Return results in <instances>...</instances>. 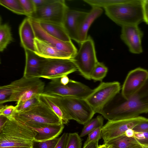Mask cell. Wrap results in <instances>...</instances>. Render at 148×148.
Segmentation results:
<instances>
[{
	"instance_id": "10",
	"label": "cell",
	"mask_w": 148,
	"mask_h": 148,
	"mask_svg": "<svg viewBox=\"0 0 148 148\" xmlns=\"http://www.w3.org/2000/svg\"><path fill=\"white\" fill-rule=\"evenodd\" d=\"M77 71L71 58H43L41 66L40 78L52 80L67 76Z\"/></svg>"
},
{
	"instance_id": "8",
	"label": "cell",
	"mask_w": 148,
	"mask_h": 148,
	"mask_svg": "<svg viewBox=\"0 0 148 148\" xmlns=\"http://www.w3.org/2000/svg\"><path fill=\"white\" fill-rule=\"evenodd\" d=\"M60 78L51 80L45 87L42 93L85 99L93 90L81 82L70 79L67 84H63Z\"/></svg>"
},
{
	"instance_id": "42",
	"label": "cell",
	"mask_w": 148,
	"mask_h": 148,
	"mask_svg": "<svg viewBox=\"0 0 148 148\" xmlns=\"http://www.w3.org/2000/svg\"><path fill=\"white\" fill-rule=\"evenodd\" d=\"M98 141H92L90 142L83 145V148H98Z\"/></svg>"
},
{
	"instance_id": "27",
	"label": "cell",
	"mask_w": 148,
	"mask_h": 148,
	"mask_svg": "<svg viewBox=\"0 0 148 148\" xmlns=\"http://www.w3.org/2000/svg\"><path fill=\"white\" fill-rule=\"evenodd\" d=\"M0 4L15 13L26 15L19 0H0Z\"/></svg>"
},
{
	"instance_id": "43",
	"label": "cell",
	"mask_w": 148,
	"mask_h": 148,
	"mask_svg": "<svg viewBox=\"0 0 148 148\" xmlns=\"http://www.w3.org/2000/svg\"><path fill=\"white\" fill-rule=\"evenodd\" d=\"M9 118L1 114H0V130L4 127L8 122Z\"/></svg>"
},
{
	"instance_id": "28",
	"label": "cell",
	"mask_w": 148,
	"mask_h": 148,
	"mask_svg": "<svg viewBox=\"0 0 148 148\" xmlns=\"http://www.w3.org/2000/svg\"><path fill=\"white\" fill-rule=\"evenodd\" d=\"M128 0H84L83 1L90 5L92 8H101L124 3Z\"/></svg>"
},
{
	"instance_id": "4",
	"label": "cell",
	"mask_w": 148,
	"mask_h": 148,
	"mask_svg": "<svg viewBox=\"0 0 148 148\" xmlns=\"http://www.w3.org/2000/svg\"><path fill=\"white\" fill-rule=\"evenodd\" d=\"M45 95L62 110L70 120L80 124L84 125L95 114L85 99Z\"/></svg>"
},
{
	"instance_id": "33",
	"label": "cell",
	"mask_w": 148,
	"mask_h": 148,
	"mask_svg": "<svg viewBox=\"0 0 148 148\" xmlns=\"http://www.w3.org/2000/svg\"><path fill=\"white\" fill-rule=\"evenodd\" d=\"M25 12L26 16L29 17L36 9L32 0H19Z\"/></svg>"
},
{
	"instance_id": "20",
	"label": "cell",
	"mask_w": 148,
	"mask_h": 148,
	"mask_svg": "<svg viewBox=\"0 0 148 148\" xmlns=\"http://www.w3.org/2000/svg\"><path fill=\"white\" fill-rule=\"evenodd\" d=\"M103 12L102 8H92L80 21L77 32L78 43H81L87 39L88 32L90 26L94 21Z\"/></svg>"
},
{
	"instance_id": "29",
	"label": "cell",
	"mask_w": 148,
	"mask_h": 148,
	"mask_svg": "<svg viewBox=\"0 0 148 148\" xmlns=\"http://www.w3.org/2000/svg\"><path fill=\"white\" fill-rule=\"evenodd\" d=\"M108 71L107 67L102 62H98L95 66L91 76V79L101 81Z\"/></svg>"
},
{
	"instance_id": "25",
	"label": "cell",
	"mask_w": 148,
	"mask_h": 148,
	"mask_svg": "<svg viewBox=\"0 0 148 148\" xmlns=\"http://www.w3.org/2000/svg\"><path fill=\"white\" fill-rule=\"evenodd\" d=\"M103 119L102 116L99 115L96 118L91 119L84 125L80 135L81 137H83L96 129L102 127Z\"/></svg>"
},
{
	"instance_id": "16",
	"label": "cell",
	"mask_w": 148,
	"mask_h": 148,
	"mask_svg": "<svg viewBox=\"0 0 148 148\" xmlns=\"http://www.w3.org/2000/svg\"><path fill=\"white\" fill-rule=\"evenodd\" d=\"M87 13L70 9L68 8L64 15L63 25L70 38L78 43L77 32L78 26Z\"/></svg>"
},
{
	"instance_id": "11",
	"label": "cell",
	"mask_w": 148,
	"mask_h": 148,
	"mask_svg": "<svg viewBox=\"0 0 148 148\" xmlns=\"http://www.w3.org/2000/svg\"><path fill=\"white\" fill-rule=\"evenodd\" d=\"M68 7L64 0H53L38 8L29 18L37 21H46L63 25L64 15Z\"/></svg>"
},
{
	"instance_id": "36",
	"label": "cell",
	"mask_w": 148,
	"mask_h": 148,
	"mask_svg": "<svg viewBox=\"0 0 148 148\" xmlns=\"http://www.w3.org/2000/svg\"><path fill=\"white\" fill-rule=\"evenodd\" d=\"M102 127L98 128L88 134V136L84 145L92 141H99L101 137L102 128Z\"/></svg>"
},
{
	"instance_id": "22",
	"label": "cell",
	"mask_w": 148,
	"mask_h": 148,
	"mask_svg": "<svg viewBox=\"0 0 148 148\" xmlns=\"http://www.w3.org/2000/svg\"><path fill=\"white\" fill-rule=\"evenodd\" d=\"M37 21L42 28L51 36L64 41H71L62 24L49 21Z\"/></svg>"
},
{
	"instance_id": "21",
	"label": "cell",
	"mask_w": 148,
	"mask_h": 148,
	"mask_svg": "<svg viewBox=\"0 0 148 148\" xmlns=\"http://www.w3.org/2000/svg\"><path fill=\"white\" fill-rule=\"evenodd\" d=\"M64 127V124H61L50 125L41 128H33L36 133L34 140L45 141L57 138L62 133Z\"/></svg>"
},
{
	"instance_id": "40",
	"label": "cell",
	"mask_w": 148,
	"mask_h": 148,
	"mask_svg": "<svg viewBox=\"0 0 148 148\" xmlns=\"http://www.w3.org/2000/svg\"><path fill=\"white\" fill-rule=\"evenodd\" d=\"M135 132H148V122L139 123L133 129Z\"/></svg>"
},
{
	"instance_id": "17",
	"label": "cell",
	"mask_w": 148,
	"mask_h": 148,
	"mask_svg": "<svg viewBox=\"0 0 148 148\" xmlns=\"http://www.w3.org/2000/svg\"><path fill=\"white\" fill-rule=\"evenodd\" d=\"M34 53L45 58L71 59L72 57L44 40L36 38L34 40Z\"/></svg>"
},
{
	"instance_id": "37",
	"label": "cell",
	"mask_w": 148,
	"mask_h": 148,
	"mask_svg": "<svg viewBox=\"0 0 148 148\" xmlns=\"http://www.w3.org/2000/svg\"><path fill=\"white\" fill-rule=\"evenodd\" d=\"M68 136V134L64 132L59 137L55 148H66Z\"/></svg>"
},
{
	"instance_id": "48",
	"label": "cell",
	"mask_w": 148,
	"mask_h": 148,
	"mask_svg": "<svg viewBox=\"0 0 148 148\" xmlns=\"http://www.w3.org/2000/svg\"><path fill=\"white\" fill-rule=\"evenodd\" d=\"M140 145L143 148H148V143H140Z\"/></svg>"
},
{
	"instance_id": "38",
	"label": "cell",
	"mask_w": 148,
	"mask_h": 148,
	"mask_svg": "<svg viewBox=\"0 0 148 148\" xmlns=\"http://www.w3.org/2000/svg\"><path fill=\"white\" fill-rule=\"evenodd\" d=\"M134 138L141 143L148 142V132H135Z\"/></svg>"
},
{
	"instance_id": "14",
	"label": "cell",
	"mask_w": 148,
	"mask_h": 148,
	"mask_svg": "<svg viewBox=\"0 0 148 148\" xmlns=\"http://www.w3.org/2000/svg\"><path fill=\"white\" fill-rule=\"evenodd\" d=\"M31 19L36 38L47 42L59 50L70 55L72 58L76 54L78 50L71 41H64L51 36L42 28L38 21Z\"/></svg>"
},
{
	"instance_id": "30",
	"label": "cell",
	"mask_w": 148,
	"mask_h": 148,
	"mask_svg": "<svg viewBox=\"0 0 148 148\" xmlns=\"http://www.w3.org/2000/svg\"><path fill=\"white\" fill-rule=\"evenodd\" d=\"M39 95L31 98L20 104L16 105L15 106L16 112L25 111L36 105L40 101L39 98Z\"/></svg>"
},
{
	"instance_id": "41",
	"label": "cell",
	"mask_w": 148,
	"mask_h": 148,
	"mask_svg": "<svg viewBox=\"0 0 148 148\" xmlns=\"http://www.w3.org/2000/svg\"><path fill=\"white\" fill-rule=\"evenodd\" d=\"M53 0H32L34 4L36 10L52 2Z\"/></svg>"
},
{
	"instance_id": "18",
	"label": "cell",
	"mask_w": 148,
	"mask_h": 148,
	"mask_svg": "<svg viewBox=\"0 0 148 148\" xmlns=\"http://www.w3.org/2000/svg\"><path fill=\"white\" fill-rule=\"evenodd\" d=\"M25 64L23 77L29 78H40L41 66L43 58L34 52L25 49Z\"/></svg>"
},
{
	"instance_id": "3",
	"label": "cell",
	"mask_w": 148,
	"mask_h": 148,
	"mask_svg": "<svg viewBox=\"0 0 148 148\" xmlns=\"http://www.w3.org/2000/svg\"><path fill=\"white\" fill-rule=\"evenodd\" d=\"M104 9L107 16L121 27L138 25L143 21L142 0H128Z\"/></svg>"
},
{
	"instance_id": "32",
	"label": "cell",
	"mask_w": 148,
	"mask_h": 148,
	"mask_svg": "<svg viewBox=\"0 0 148 148\" xmlns=\"http://www.w3.org/2000/svg\"><path fill=\"white\" fill-rule=\"evenodd\" d=\"M57 137L54 139L42 141L34 140L32 148H55L59 139Z\"/></svg>"
},
{
	"instance_id": "12",
	"label": "cell",
	"mask_w": 148,
	"mask_h": 148,
	"mask_svg": "<svg viewBox=\"0 0 148 148\" xmlns=\"http://www.w3.org/2000/svg\"><path fill=\"white\" fill-rule=\"evenodd\" d=\"M148 119L141 116L108 121L102 128L101 137L104 143L111 139L125 135V131L133 129L139 123L147 122Z\"/></svg>"
},
{
	"instance_id": "35",
	"label": "cell",
	"mask_w": 148,
	"mask_h": 148,
	"mask_svg": "<svg viewBox=\"0 0 148 148\" xmlns=\"http://www.w3.org/2000/svg\"><path fill=\"white\" fill-rule=\"evenodd\" d=\"M16 112L15 106L10 105L4 106L0 104V114L3 115L8 118L14 116Z\"/></svg>"
},
{
	"instance_id": "49",
	"label": "cell",
	"mask_w": 148,
	"mask_h": 148,
	"mask_svg": "<svg viewBox=\"0 0 148 148\" xmlns=\"http://www.w3.org/2000/svg\"><path fill=\"white\" fill-rule=\"evenodd\" d=\"M143 148L141 146H140V147H137V148Z\"/></svg>"
},
{
	"instance_id": "7",
	"label": "cell",
	"mask_w": 148,
	"mask_h": 148,
	"mask_svg": "<svg viewBox=\"0 0 148 148\" xmlns=\"http://www.w3.org/2000/svg\"><path fill=\"white\" fill-rule=\"evenodd\" d=\"M80 44L79 50L71 59L80 74L86 79L90 80L93 71L98 62L94 42L88 36Z\"/></svg>"
},
{
	"instance_id": "6",
	"label": "cell",
	"mask_w": 148,
	"mask_h": 148,
	"mask_svg": "<svg viewBox=\"0 0 148 148\" xmlns=\"http://www.w3.org/2000/svg\"><path fill=\"white\" fill-rule=\"evenodd\" d=\"M8 85L12 92L8 102L17 101L20 104L43 93L44 82L39 78H27L23 76Z\"/></svg>"
},
{
	"instance_id": "15",
	"label": "cell",
	"mask_w": 148,
	"mask_h": 148,
	"mask_svg": "<svg viewBox=\"0 0 148 148\" xmlns=\"http://www.w3.org/2000/svg\"><path fill=\"white\" fill-rule=\"evenodd\" d=\"M121 27V38L127 46L130 51L136 54L142 53L143 33L138 25H128Z\"/></svg>"
},
{
	"instance_id": "44",
	"label": "cell",
	"mask_w": 148,
	"mask_h": 148,
	"mask_svg": "<svg viewBox=\"0 0 148 148\" xmlns=\"http://www.w3.org/2000/svg\"><path fill=\"white\" fill-rule=\"evenodd\" d=\"M135 131L132 129H129L125 133V134L126 136L129 138H134Z\"/></svg>"
},
{
	"instance_id": "13",
	"label": "cell",
	"mask_w": 148,
	"mask_h": 148,
	"mask_svg": "<svg viewBox=\"0 0 148 148\" xmlns=\"http://www.w3.org/2000/svg\"><path fill=\"white\" fill-rule=\"evenodd\" d=\"M148 79V71L145 69L138 67L130 71L122 87V97L128 99L143 87Z\"/></svg>"
},
{
	"instance_id": "50",
	"label": "cell",
	"mask_w": 148,
	"mask_h": 148,
	"mask_svg": "<svg viewBox=\"0 0 148 148\" xmlns=\"http://www.w3.org/2000/svg\"><path fill=\"white\" fill-rule=\"evenodd\" d=\"M147 122H148V121H147Z\"/></svg>"
},
{
	"instance_id": "9",
	"label": "cell",
	"mask_w": 148,
	"mask_h": 148,
	"mask_svg": "<svg viewBox=\"0 0 148 148\" xmlns=\"http://www.w3.org/2000/svg\"><path fill=\"white\" fill-rule=\"evenodd\" d=\"M121 89L118 82H102L85 99L95 113L103 108L116 95Z\"/></svg>"
},
{
	"instance_id": "5",
	"label": "cell",
	"mask_w": 148,
	"mask_h": 148,
	"mask_svg": "<svg viewBox=\"0 0 148 148\" xmlns=\"http://www.w3.org/2000/svg\"><path fill=\"white\" fill-rule=\"evenodd\" d=\"M13 117L18 121L33 128H41L50 125L63 124L54 112L41 101L28 110L16 112Z\"/></svg>"
},
{
	"instance_id": "24",
	"label": "cell",
	"mask_w": 148,
	"mask_h": 148,
	"mask_svg": "<svg viewBox=\"0 0 148 148\" xmlns=\"http://www.w3.org/2000/svg\"><path fill=\"white\" fill-rule=\"evenodd\" d=\"M39 98L40 101L51 108L59 117L63 124L68 123L70 120L64 112L46 95L41 94L39 95Z\"/></svg>"
},
{
	"instance_id": "46",
	"label": "cell",
	"mask_w": 148,
	"mask_h": 148,
	"mask_svg": "<svg viewBox=\"0 0 148 148\" xmlns=\"http://www.w3.org/2000/svg\"><path fill=\"white\" fill-rule=\"evenodd\" d=\"M98 148H113L111 145L104 144L102 145H99Z\"/></svg>"
},
{
	"instance_id": "19",
	"label": "cell",
	"mask_w": 148,
	"mask_h": 148,
	"mask_svg": "<svg viewBox=\"0 0 148 148\" xmlns=\"http://www.w3.org/2000/svg\"><path fill=\"white\" fill-rule=\"evenodd\" d=\"M19 34L21 45L24 49L34 52L36 37L30 18L27 17L23 21L19 27Z\"/></svg>"
},
{
	"instance_id": "2",
	"label": "cell",
	"mask_w": 148,
	"mask_h": 148,
	"mask_svg": "<svg viewBox=\"0 0 148 148\" xmlns=\"http://www.w3.org/2000/svg\"><path fill=\"white\" fill-rule=\"evenodd\" d=\"M36 134L33 128L12 117L9 118L0 130V147L22 146L32 148Z\"/></svg>"
},
{
	"instance_id": "26",
	"label": "cell",
	"mask_w": 148,
	"mask_h": 148,
	"mask_svg": "<svg viewBox=\"0 0 148 148\" xmlns=\"http://www.w3.org/2000/svg\"><path fill=\"white\" fill-rule=\"evenodd\" d=\"M12 40L10 28L7 24L0 26V51L2 52Z\"/></svg>"
},
{
	"instance_id": "47",
	"label": "cell",
	"mask_w": 148,
	"mask_h": 148,
	"mask_svg": "<svg viewBox=\"0 0 148 148\" xmlns=\"http://www.w3.org/2000/svg\"><path fill=\"white\" fill-rule=\"evenodd\" d=\"M0 148H32L31 147L22 146H11L0 147Z\"/></svg>"
},
{
	"instance_id": "34",
	"label": "cell",
	"mask_w": 148,
	"mask_h": 148,
	"mask_svg": "<svg viewBox=\"0 0 148 148\" xmlns=\"http://www.w3.org/2000/svg\"><path fill=\"white\" fill-rule=\"evenodd\" d=\"M11 95V90L8 85L0 86V104L8 102Z\"/></svg>"
},
{
	"instance_id": "31",
	"label": "cell",
	"mask_w": 148,
	"mask_h": 148,
	"mask_svg": "<svg viewBox=\"0 0 148 148\" xmlns=\"http://www.w3.org/2000/svg\"><path fill=\"white\" fill-rule=\"evenodd\" d=\"M82 141L77 133H69L66 148H82Z\"/></svg>"
},
{
	"instance_id": "45",
	"label": "cell",
	"mask_w": 148,
	"mask_h": 148,
	"mask_svg": "<svg viewBox=\"0 0 148 148\" xmlns=\"http://www.w3.org/2000/svg\"><path fill=\"white\" fill-rule=\"evenodd\" d=\"M69 80L67 76H65L60 78V82L62 84L65 85L69 82Z\"/></svg>"
},
{
	"instance_id": "39",
	"label": "cell",
	"mask_w": 148,
	"mask_h": 148,
	"mask_svg": "<svg viewBox=\"0 0 148 148\" xmlns=\"http://www.w3.org/2000/svg\"><path fill=\"white\" fill-rule=\"evenodd\" d=\"M143 21L148 25V0H142Z\"/></svg>"
},
{
	"instance_id": "1",
	"label": "cell",
	"mask_w": 148,
	"mask_h": 148,
	"mask_svg": "<svg viewBox=\"0 0 148 148\" xmlns=\"http://www.w3.org/2000/svg\"><path fill=\"white\" fill-rule=\"evenodd\" d=\"M142 89L124 101L120 102L114 97L98 113L108 121L132 118L148 113V95Z\"/></svg>"
},
{
	"instance_id": "23",
	"label": "cell",
	"mask_w": 148,
	"mask_h": 148,
	"mask_svg": "<svg viewBox=\"0 0 148 148\" xmlns=\"http://www.w3.org/2000/svg\"><path fill=\"white\" fill-rule=\"evenodd\" d=\"M104 144L111 145L113 148H136L141 146L140 142L135 138L125 135L109 140Z\"/></svg>"
}]
</instances>
